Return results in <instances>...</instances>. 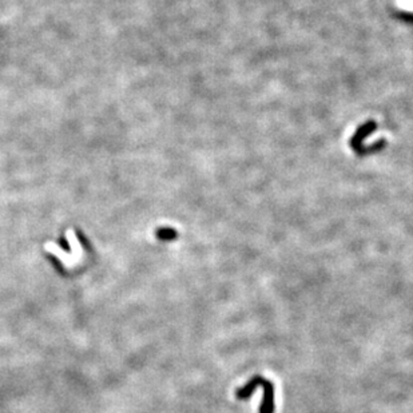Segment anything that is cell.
I'll return each mask as SVG.
<instances>
[{"instance_id": "obj_1", "label": "cell", "mask_w": 413, "mask_h": 413, "mask_svg": "<svg viewBox=\"0 0 413 413\" xmlns=\"http://www.w3.org/2000/svg\"><path fill=\"white\" fill-rule=\"evenodd\" d=\"M261 385L264 387V397H262L259 413H273L274 412V388H273V384L268 380H262Z\"/></svg>"}, {"instance_id": "obj_3", "label": "cell", "mask_w": 413, "mask_h": 413, "mask_svg": "<svg viewBox=\"0 0 413 413\" xmlns=\"http://www.w3.org/2000/svg\"><path fill=\"white\" fill-rule=\"evenodd\" d=\"M396 5L401 11L413 13V0H396Z\"/></svg>"}, {"instance_id": "obj_4", "label": "cell", "mask_w": 413, "mask_h": 413, "mask_svg": "<svg viewBox=\"0 0 413 413\" xmlns=\"http://www.w3.org/2000/svg\"><path fill=\"white\" fill-rule=\"evenodd\" d=\"M381 136H384V131L374 132V134H372V135L368 136V139H365V141H364V145L365 146L373 145L374 142H377L378 139H381Z\"/></svg>"}, {"instance_id": "obj_2", "label": "cell", "mask_w": 413, "mask_h": 413, "mask_svg": "<svg viewBox=\"0 0 413 413\" xmlns=\"http://www.w3.org/2000/svg\"><path fill=\"white\" fill-rule=\"evenodd\" d=\"M262 380L264 378L259 377V376H255V377H253L250 380V381L247 382L245 387L239 388L237 391V399H239V400H246V399H249L251 396V393H253V391H255L257 389V387L258 385H261V382H262Z\"/></svg>"}]
</instances>
